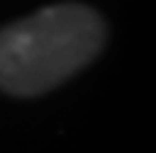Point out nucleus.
<instances>
[{
    "instance_id": "obj_1",
    "label": "nucleus",
    "mask_w": 156,
    "mask_h": 153,
    "mask_svg": "<svg viewBox=\"0 0 156 153\" xmlns=\"http://www.w3.org/2000/svg\"><path fill=\"white\" fill-rule=\"evenodd\" d=\"M107 44L104 16L85 3H55L0 27V93L33 99L55 90Z\"/></svg>"
}]
</instances>
